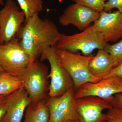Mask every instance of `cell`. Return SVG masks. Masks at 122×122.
I'll use <instances>...</instances> for the list:
<instances>
[{"instance_id": "6da1fadb", "label": "cell", "mask_w": 122, "mask_h": 122, "mask_svg": "<svg viewBox=\"0 0 122 122\" xmlns=\"http://www.w3.org/2000/svg\"><path fill=\"white\" fill-rule=\"evenodd\" d=\"M38 14L25 20L16 35L20 45L29 55L30 63L36 60L46 49L55 46L61 34L54 22L42 19Z\"/></svg>"}, {"instance_id": "7a4b0ae2", "label": "cell", "mask_w": 122, "mask_h": 122, "mask_svg": "<svg viewBox=\"0 0 122 122\" xmlns=\"http://www.w3.org/2000/svg\"><path fill=\"white\" fill-rule=\"evenodd\" d=\"M108 44L93 25L79 33L71 35L61 33L55 46L57 49L72 53L80 51L83 55L89 56L95 50L103 49Z\"/></svg>"}, {"instance_id": "3957f363", "label": "cell", "mask_w": 122, "mask_h": 122, "mask_svg": "<svg viewBox=\"0 0 122 122\" xmlns=\"http://www.w3.org/2000/svg\"><path fill=\"white\" fill-rule=\"evenodd\" d=\"M56 50L60 63L72 78L75 90L85 83H95L101 80L93 76L89 69L90 61L93 55L85 56Z\"/></svg>"}, {"instance_id": "277c9868", "label": "cell", "mask_w": 122, "mask_h": 122, "mask_svg": "<svg viewBox=\"0 0 122 122\" xmlns=\"http://www.w3.org/2000/svg\"><path fill=\"white\" fill-rule=\"evenodd\" d=\"M48 73L47 66L36 60L30 63L18 76L31 102L47 98Z\"/></svg>"}, {"instance_id": "5b68a950", "label": "cell", "mask_w": 122, "mask_h": 122, "mask_svg": "<svg viewBox=\"0 0 122 122\" xmlns=\"http://www.w3.org/2000/svg\"><path fill=\"white\" fill-rule=\"evenodd\" d=\"M45 60L48 61L50 66L48 75V79H50L48 92L49 97L61 96L74 87L72 78L60 63L55 46L49 47L42 52L41 61Z\"/></svg>"}, {"instance_id": "8992f818", "label": "cell", "mask_w": 122, "mask_h": 122, "mask_svg": "<svg viewBox=\"0 0 122 122\" xmlns=\"http://www.w3.org/2000/svg\"><path fill=\"white\" fill-rule=\"evenodd\" d=\"M30 63L29 55L16 36L6 44H0V66L5 72L18 76Z\"/></svg>"}, {"instance_id": "52a82bcc", "label": "cell", "mask_w": 122, "mask_h": 122, "mask_svg": "<svg viewBox=\"0 0 122 122\" xmlns=\"http://www.w3.org/2000/svg\"><path fill=\"white\" fill-rule=\"evenodd\" d=\"M75 91L74 87H72L61 96L47 98L50 112L49 122L81 121L76 109Z\"/></svg>"}, {"instance_id": "ba28073f", "label": "cell", "mask_w": 122, "mask_h": 122, "mask_svg": "<svg viewBox=\"0 0 122 122\" xmlns=\"http://www.w3.org/2000/svg\"><path fill=\"white\" fill-rule=\"evenodd\" d=\"M25 20V13L13 0H7L0 10V44L16 36Z\"/></svg>"}, {"instance_id": "9c48e42d", "label": "cell", "mask_w": 122, "mask_h": 122, "mask_svg": "<svg viewBox=\"0 0 122 122\" xmlns=\"http://www.w3.org/2000/svg\"><path fill=\"white\" fill-rule=\"evenodd\" d=\"M110 99L87 96L76 99V107L82 122H106L105 110L113 107Z\"/></svg>"}, {"instance_id": "30bf717a", "label": "cell", "mask_w": 122, "mask_h": 122, "mask_svg": "<svg viewBox=\"0 0 122 122\" xmlns=\"http://www.w3.org/2000/svg\"><path fill=\"white\" fill-rule=\"evenodd\" d=\"M122 93V78H106L95 83L87 82L75 91L76 99L87 96L111 98L116 94Z\"/></svg>"}, {"instance_id": "8fae6325", "label": "cell", "mask_w": 122, "mask_h": 122, "mask_svg": "<svg viewBox=\"0 0 122 122\" xmlns=\"http://www.w3.org/2000/svg\"><path fill=\"white\" fill-rule=\"evenodd\" d=\"M100 13L75 4L69 5L59 17L58 22L62 26L72 25L81 31L88 28L99 18Z\"/></svg>"}, {"instance_id": "7c38bea8", "label": "cell", "mask_w": 122, "mask_h": 122, "mask_svg": "<svg viewBox=\"0 0 122 122\" xmlns=\"http://www.w3.org/2000/svg\"><path fill=\"white\" fill-rule=\"evenodd\" d=\"M93 25L108 42H115L122 38V14L119 11H102Z\"/></svg>"}, {"instance_id": "4fadbf2b", "label": "cell", "mask_w": 122, "mask_h": 122, "mask_svg": "<svg viewBox=\"0 0 122 122\" xmlns=\"http://www.w3.org/2000/svg\"><path fill=\"white\" fill-rule=\"evenodd\" d=\"M31 101L24 87L9 95L6 111L0 122H21L25 110Z\"/></svg>"}, {"instance_id": "5bb4252c", "label": "cell", "mask_w": 122, "mask_h": 122, "mask_svg": "<svg viewBox=\"0 0 122 122\" xmlns=\"http://www.w3.org/2000/svg\"><path fill=\"white\" fill-rule=\"evenodd\" d=\"M115 67L111 55L103 49L98 50L89 64V69L91 74L100 79L105 78Z\"/></svg>"}, {"instance_id": "9a60e30c", "label": "cell", "mask_w": 122, "mask_h": 122, "mask_svg": "<svg viewBox=\"0 0 122 122\" xmlns=\"http://www.w3.org/2000/svg\"><path fill=\"white\" fill-rule=\"evenodd\" d=\"M46 99L31 102L26 107L23 122H49L50 112Z\"/></svg>"}, {"instance_id": "2e32d148", "label": "cell", "mask_w": 122, "mask_h": 122, "mask_svg": "<svg viewBox=\"0 0 122 122\" xmlns=\"http://www.w3.org/2000/svg\"><path fill=\"white\" fill-rule=\"evenodd\" d=\"M24 87V82L19 76L4 71L0 72V95H9Z\"/></svg>"}, {"instance_id": "e0dca14e", "label": "cell", "mask_w": 122, "mask_h": 122, "mask_svg": "<svg viewBox=\"0 0 122 122\" xmlns=\"http://www.w3.org/2000/svg\"><path fill=\"white\" fill-rule=\"evenodd\" d=\"M20 8L25 16V20L42 11L43 2L41 0H16Z\"/></svg>"}, {"instance_id": "ac0fdd59", "label": "cell", "mask_w": 122, "mask_h": 122, "mask_svg": "<svg viewBox=\"0 0 122 122\" xmlns=\"http://www.w3.org/2000/svg\"><path fill=\"white\" fill-rule=\"evenodd\" d=\"M103 49L111 55L115 67L122 62V38L115 44H108Z\"/></svg>"}, {"instance_id": "d6986e66", "label": "cell", "mask_w": 122, "mask_h": 122, "mask_svg": "<svg viewBox=\"0 0 122 122\" xmlns=\"http://www.w3.org/2000/svg\"><path fill=\"white\" fill-rule=\"evenodd\" d=\"M81 5L100 13L103 11L105 2L102 0H71Z\"/></svg>"}, {"instance_id": "ffe728a7", "label": "cell", "mask_w": 122, "mask_h": 122, "mask_svg": "<svg viewBox=\"0 0 122 122\" xmlns=\"http://www.w3.org/2000/svg\"><path fill=\"white\" fill-rule=\"evenodd\" d=\"M106 114V122H122V109L113 107Z\"/></svg>"}, {"instance_id": "44dd1931", "label": "cell", "mask_w": 122, "mask_h": 122, "mask_svg": "<svg viewBox=\"0 0 122 122\" xmlns=\"http://www.w3.org/2000/svg\"><path fill=\"white\" fill-rule=\"evenodd\" d=\"M113 9H117L122 14V0H107L105 2L103 11L109 12Z\"/></svg>"}, {"instance_id": "7402d4cb", "label": "cell", "mask_w": 122, "mask_h": 122, "mask_svg": "<svg viewBox=\"0 0 122 122\" xmlns=\"http://www.w3.org/2000/svg\"><path fill=\"white\" fill-rule=\"evenodd\" d=\"M9 95H0V122L6 111Z\"/></svg>"}, {"instance_id": "603a6c76", "label": "cell", "mask_w": 122, "mask_h": 122, "mask_svg": "<svg viewBox=\"0 0 122 122\" xmlns=\"http://www.w3.org/2000/svg\"><path fill=\"white\" fill-rule=\"evenodd\" d=\"M115 77L122 78V62L114 67L104 78Z\"/></svg>"}, {"instance_id": "cb8c5ba5", "label": "cell", "mask_w": 122, "mask_h": 122, "mask_svg": "<svg viewBox=\"0 0 122 122\" xmlns=\"http://www.w3.org/2000/svg\"><path fill=\"white\" fill-rule=\"evenodd\" d=\"M111 103L114 107L122 109V93L114 95L112 99Z\"/></svg>"}, {"instance_id": "d4e9b609", "label": "cell", "mask_w": 122, "mask_h": 122, "mask_svg": "<svg viewBox=\"0 0 122 122\" xmlns=\"http://www.w3.org/2000/svg\"><path fill=\"white\" fill-rule=\"evenodd\" d=\"M64 122H82L81 121L79 120H69L66 121Z\"/></svg>"}, {"instance_id": "484cf974", "label": "cell", "mask_w": 122, "mask_h": 122, "mask_svg": "<svg viewBox=\"0 0 122 122\" xmlns=\"http://www.w3.org/2000/svg\"><path fill=\"white\" fill-rule=\"evenodd\" d=\"M4 4L3 0H0V6L1 5H4Z\"/></svg>"}, {"instance_id": "4316f807", "label": "cell", "mask_w": 122, "mask_h": 122, "mask_svg": "<svg viewBox=\"0 0 122 122\" xmlns=\"http://www.w3.org/2000/svg\"><path fill=\"white\" fill-rule=\"evenodd\" d=\"M2 71H4V70L2 69V67L1 66H0V72Z\"/></svg>"}, {"instance_id": "83f0119b", "label": "cell", "mask_w": 122, "mask_h": 122, "mask_svg": "<svg viewBox=\"0 0 122 122\" xmlns=\"http://www.w3.org/2000/svg\"><path fill=\"white\" fill-rule=\"evenodd\" d=\"M102 0L103 1H104V2H106V1H107V0Z\"/></svg>"}, {"instance_id": "f1b7e54d", "label": "cell", "mask_w": 122, "mask_h": 122, "mask_svg": "<svg viewBox=\"0 0 122 122\" xmlns=\"http://www.w3.org/2000/svg\"></svg>"}]
</instances>
